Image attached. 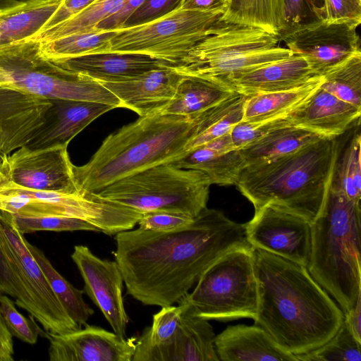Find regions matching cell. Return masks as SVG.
Wrapping results in <instances>:
<instances>
[{"label": "cell", "instance_id": "obj_40", "mask_svg": "<svg viewBox=\"0 0 361 361\" xmlns=\"http://www.w3.org/2000/svg\"><path fill=\"white\" fill-rule=\"evenodd\" d=\"M13 215L18 229L23 234L41 231L100 232L99 230L82 219L66 216L30 217Z\"/></svg>", "mask_w": 361, "mask_h": 361}, {"label": "cell", "instance_id": "obj_17", "mask_svg": "<svg viewBox=\"0 0 361 361\" xmlns=\"http://www.w3.org/2000/svg\"><path fill=\"white\" fill-rule=\"evenodd\" d=\"M183 307L179 325L171 338L166 343L153 345L142 333L137 338L132 361L219 360L215 350L216 335L212 326L207 319L192 314Z\"/></svg>", "mask_w": 361, "mask_h": 361}, {"label": "cell", "instance_id": "obj_14", "mask_svg": "<svg viewBox=\"0 0 361 361\" xmlns=\"http://www.w3.org/2000/svg\"><path fill=\"white\" fill-rule=\"evenodd\" d=\"M248 243L253 247L307 266L311 250V223L272 204L255 209L245 224Z\"/></svg>", "mask_w": 361, "mask_h": 361}, {"label": "cell", "instance_id": "obj_39", "mask_svg": "<svg viewBox=\"0 0 361 361\" xmlns=\"http://www.w3.org/2000/svg\"><path fill=\"white\" fill-rule=\"evenodd\" d=\"M295 357L298 361H360L361 343L354 338L343 320L337 332L326 343Z\"/></svg>", "mask_w": 361, "mask_h": 361}, {"label": "cell", "instance_id": "obj_44", "mask_svg": "<svg viewBox=\"0 0 361 361\" xmlns=\"http://www.w3.org/2000/svg\"><path fill=\"white\" fill-rule=\"evenodd\" d=\"M286 116L256 122L240 121L230 130L234 147L239 149L275 128L292 126Z\"/></svg>", "mask_w": 361, "mask_h": 361}, {"label": "cell", "instance_id": "obj_21", "mask_svg": "<svg viewBox=\"0 0 361 361\" xmlns=\"http://www.w3.org/2000/svg\"><path fill=\"white\" fill-rule=\"evenodd\" d=\"M360 114L361 109L337 98L320 85L286 117L293 126L322 138H334L350 129Z\"/></svg>", "mask_w": 361, "mask_h": 361}, {"label": "cell", "instance_id": "obj_16", "mask_svg": "<svg viewBox=\"0 0 361 361\" xmlns=\"http://www.w3.org/2000/svg\"><path fill=\"white\" fill-rule=\"evenodd\" d=\"M71 258L84 281V289L114 333L125 337L129 317L123 299V278L114 261L103 259L82 245L74 246Z\"/></svg>", "mask_w": 361, "mask_h": 361}, {"label": "cell", "instance_id": "obj_24", "mask_svg": "<svg viewBox=\"0 0 361 361\" xmlns=\"http://www.w3.org/2000/svg\"><path fill=\"white\" fill-rule=\"evenodd\" d=\"M214 347L222 361H298L258 325L229 326L215 336Z\"/></svg>", "mask_w": 361, "mask_h": 361}, {"label": "cell", "instance_id": "obj_28", "mask_svg": "<svg viewBox=\"0 0 361 361\" xmlns=\"http://www.w3.org/2000/svg\"><path fill=\"white\" fill-rule=\"evenodd\" d=\"M234 92L216 81L183 75L173 98L161 114L192 117Z\"/></svg>", "mask_w": 361, "mask_h": 361}, {"label": "cell", "instance_id": "obj_25", "mask_svg": "<svg viewBox=\"0 0 361 361\" xmlns=\"http://www.w3.org/2000/svg\"><path fill=\"white\" fill-rule=\"evenodd\" d=\"M173 165L200 171L212 185H235L245 163L232 142L230 131L221 137L187 151Z\"/></svg>", "mask_w": 361, "mask_h": 361}, {"label": "cell", "instance_id": "obj_29", "mask_svg": "<svg viewBox=\"0 0 361 361\" xmlns=\"http://www.w3.org/2000/svg\"><path fill=\"white\" fill-rule=\"evenodd\" d=\"M320 137L293 126L275 128L239 149L246 166H255L279 159L314 142Z\"/></svg>", "mask_w": 361, "mask_h": 361}, {"label": "cell", "instance_id": "obj_50", "mask_svg": "<svg viewBox=\"0 0 361 361\" xmlns=\"http://www.w3.org/2000/svg\"><path fill=\"white\" fill-rule=\"evenodd\" d=\"M228 0H182L178 8L183 10L212 11L226 9Z\"/></svg>", "mask_w": 361, "mask_h": 361}, {"label": "cell", "instance_id": "obj_26", "mask_svg": "<svg viewBox=\"0 0 361 361\" xmlns=\"http://www.w3.org/2000/svg\"><path fill=\"white\" fill-rule=\"evenodd\" d=\"M67 69L82 73L97 81H116L145 72L166 67L145 54L104 51L54 60Z\"/></svg>", "mask_w": 361, "mask_h": 361}, {"label": "cell", "instance_id": "obj_20", "mask_svg": "<svg viewBox=\"0 0 361 361\" xmlns=\"http://www.w3.org/2000/svg\"><path fill=\"white\" fill-rule=\"evenodd\" d=\"M183 75L163 67L116 81H98L140 117L161 114L173 98Z\"/></svg>", "mask_w": 361, "mask_h": 361}, {"label": "cell", "instance_id": "obj_45", "mask_svg": "<svg viewBox=\"0 0 361 361\" xmlns=\"http://www.w3.org/2000/svg\"><path fill=\"white\" fill-rule=\"evenodd\" d=\"M182 0H144L126 19L121 28L154 21L178 8Z\"/></svg>", "mask_w": 361, "mask_h": 361}, {"label": "cell", "instance_id": "obj_51", "mask_svg": "<svg viewBox=\"0 0 361 361\" xmlns=\"http://www.w3.org/2000/svg\"><path fill=\"white\" fill-rule=\"evenodd\" d=\"M13 336L8 331L0 312V361H13Z\"/></svg>", "mask_w": 361, "mask_h": 361}, {"label": "cell", "instance_id": "obj_22", "mask_svg": "<svg viewBox=\"0 0 361 361\" xmlns=\"http://www.w3.org/2000/svg\"><path fill=\"white\" fill-rule=\"evenodd\" d=\"M318 75L307 59L298 54L228 77L219 83L245 96L300 87Z\"/></svg>", "mask_w": 361, "mask_h": 361}, {"label": "cell", "instance_id": "obj_6", "mask_svg": "<svg viewBox=\"0 0 361 361\" xmlns=\"http://www.w3.org/2000/svg\"><path fill=\"white\" fill-rule=\"evenodd\" d=\"M281 37L261 28L219 21L173 69L183 75L222 80L292 56Z\"/></svg>", "mask_w": 361, "mask_h": 361}, {"label": "cell", "instance_id": "obj_2", "mask_svg": "<svg viewBox=\"0 0 361 361\" xmlns=\"http://www.w3.org/2000/svg\"><path fill=\"white\" fill-rule=\"evenodd\" d=\"M253 252L258 293L255 325L294 355L326 343L344 320L335 300L306 267L260 249Z\"/></svg>", "mask_w": 361, "mask_h": 361}, {"label": "cell", "instance_id": "obj_18", "mask_svg": "<svg viewBox=\"0 0 361 361\" xmlns=\"http://www.w3.org/2000/svg\"><path fill=\"white\" fill-rule=\"evenodd\" d=\"M47 336L51 361H132L137 341L87 324L84 329Z\"/></svg>", "mask_w": 361, "mask_h": 361}, {"label": "cell", "instance_id": "obj_19", "mask_svg": "<svg viewBox=\"0 0 361 361\" xmlns=\"http://www.w3.org/2000/svg\"><path fill=\"white\" fill-rule=\"evenodd\" d=\"M51 106L49 99L0 86V159L32 140Z\"/></svg>", "mask_w": 361, "mask_h": 361}, {"label": "cell", "instance_id": "obj_43", "mask_svg": "<svg viewBox=\"0 0 361 361\" xmlns=\"http://www.w3.org/2000/svg\"><path fill=\"white\" fill-rule=\"evenodd\" d=\"M183 310L181 304L161 307V310L153 315L152 326L147 327L142 333L153 345L166 343L175 334Z\"/></svg>", "mask_w": 361, "mask_h": 361}, {"label": "cell", "instance_id": "obj_12", "mask_svg": "<svg viewBox=\"0 0 361 361\" xmlns=\"http://www.w3.org/2000/svg\"><path fill=\"white\" fill-rule=\"evenodd\" d=\"M0 232L30 290L36 312L35 319L47 333L60 334L81 328L69 317L52 290L13 215L1 210Z\"/></svg>", "mask_w": 361, "mask_h": 361}, {"label": "cell", "instance_id": "obj_42", "mask_svg": "<svg viewBox=\"0 0 361 361\" xmlns=\"http://www.w3.org/2000/svg\"><path fill=\"white\" fill-rule=\"evenodd\" d=\"M0 312L13 336L30 345L37 343L40 328L32 316L28 319L17 310L16 303L8 295H0Z\"/></svg>", "mask_w": 361, "mask_h": 361}, {"label": "cell", "instance_id": "obj_32", "mask_svg": "<svg viewBox=\"0 0 361 361\" xmlns=\"http://www.w3.org/2000/svg\"><path fill=\"white\" fill-rule=\"evenodd\" d=\"M360 120L353 126L348 138L340 145L335 160L330 188L348 197L361 199V136Z\"/></svg>", "mask_w": 361, "mask_h": 361}, {"label": "cell", "instance_id": "obj_1", "mask_svg": "<svg viewBox=\"0 0 361 361\" xmlns=\"http://www.w3.org/2000/svg\"><path fill=\"white\" fill-rule=\"evenodd\" d=\"M115 260L128 294L145 305L179 302L204 271L229 250L249 244L245 224L206 207L189 224L115 235Z\"/></svg>", "mask_w": 361, "mask_h": 361}, {"label": "cell", "instance_id": "obj_3", "mask_svg": "<svg viewBox=\"0 0 361 361\" xmlns=\"http://www.w3.org/2000/svg\"><path fill=\"white\" fill-rule=\"evenodd\" d=\"M194 128L193 117L140 116L108 135L87 164L73 165L78 189L96 192L130 175L172 163L185 154Z\"/></svg>", "mask_w": 361, "mask_h": 361}, {"label": "cell", "instance_id": "obj_7", "mask_svg": "<svg viewBox=\"0 0 361 361\" xmlns=\"http://www.w3.org/2000/svg\"><path fill=\"white\" fill-rule=\"evenodd\" d=\"M32 39L0 47V80L8 87L49 99L97 102L121 108L119 99L97 80L44 57Z\"/></svg>", "mask_w": 361, "mask_h": 361}, {"label": "cell", "instance_id": "obj_4", "mask_svg": "<svg viewBox=\"0 0 361 361\" xmlns=\"http://www.w3.org/2000/svg\"><path fill=\"white\" fill-rule=\"evenodd\" d=\"M340 136L320 138L279 159L246 166L235 185L255 209L272 204L312 223L325 203Z\"/></svg>", "mask_w": 361, "mask_h": 361}, {"label": "cell", "instance_id": "obj_8", "mask_svg": "<svg viewBox=\"0 0 361 361\" xmlns=\"http://www.w3.org/2000/svg\"><path fill=\"white\" fill-rule=\"evenodd\" d=\"M212 183L203 172L162 164L119 179L94 192L142 214L166 210L197 216Z\"/></svg>", "mask_w": 361, "mask_h": 361}, {"label": "cell", "instance_id": "obj_27", "mask_svg": "<svg viewBox=\"0 0 361 361\" xmlns=\"http://www.w3.org/2000/svg\"><path fill=\"white\" fill-rule=\"evenodd\" d=\"M62 0H32L0 8V47L33 37Z\"/></svg>", "mask_w": 361, "mask_h": 361}, {"label": "cell", "instance_id": "obj_48", "mask_svg": "<svg viewBox=\"0 0 361 361\" xmlns=\"http://www.w3.org/2000/svg\"><path fill=\"white\" fill-rule=\"evenodd\" d=\"M95 1L96 0H62L58 9L40 32L65 21L85 9Z\"/></svg>", "mask_w": 361, "mask_h": 361}, {"label": "cell", "instance_id": "obj_23", "mask_svg": "<svg viewBox=\"0 0 361 361\" xmlns=\"http://www.w3.org/2000/svg\"><path fill=\"white\" fill-rule=\"evenodd\" d=\"M44 123L26 145L30 148L68 145L71 140L97 118L114 106L91 102L51 99Z\"/></svg>", "mask_w": 361, "mask_h": 361}, {"label": "cell", "instance_id": "obj_36", "mask_svg": "<svg viewBox=\"0 0 361 361\" xmlns=\"http://www.w3.org/2000/svg\"><path fill=\"white\" fill-rule=\"evenodd\" d=\"M116 32L117 30H94L69 35L47 42H38L39 51L44 57L52 60L109 51L111 40Z\"/></svg>", "mask_w": 361, "mask_h": 361}, {"label": "cell", "instance_id": "obj_5", "mask_svg": "<svg viewBox=\"0 0 361 361\" xmlns=\"http://www.w3.org/2000/svg\"><path fill=\"white\" fill-rule=\"evenodd\" d=\"M360 202L329 188L322 211L311 223L307 269L345 314L361 296Z\"/></svg>", "mask_w": 361, "mask_h": 361}, {"label": "cell", "instance_id": "obj_46", "mask_svg": "<svg viewBox=\"0 0 361 361\" xmlns=\"http://www.w3.org/2000/svg\"><path fill=\"white\" fill-rule=\"evenodd\" d=\"M194 218L185 213L157 210L144 213L137 224L142 230L163 231L186 226Z\"/></svg>", "mask_w": 361, "mask_h": 361}, {"label": "cell", "instance_id": "obj_37", "mask_svg": "<svg viewBox=\"0 0 361 361\" xmlns=\"http://www.w3.org/2000/svg\"><path fill=\"white\" fill-rule=\"evenodd\" d=\"M322 76V88L361 109V51L352 55Z\"/></svg>", "mask_w": 361, "mask_h": 361}, {"label": "cell", "instance_id": "obj_52", "mask_svg": "<svg viewBox=\"0 0 361 361\" xmlns=\"http://www.w3.org/2000/svg\"><path fill=\"white\" fill-rule=\"evenodd\" d=\"M344 322L354 338L361 343V296L353 307L344 314Z\"/></svg>", "mask_w": 361, "mask_h": 361}, {"label": "cell", "instance_id": "obj_38", "mask_svg": "<svg viewBox=\"0 0 361 361\" xmlns=\"http://www.w3.org/2000/svg\"><path fill=\"white\" fill-rule=\"evenodd\" d=\"M16 299V305L35 318L36 312L23 275L0 232V295Z\"/></svg>", "mask_w": 361, "mask_h": 361}, {"label": "cell", "instance_id": "obj_10", "mask_svg": "<svg viewBox=\"0 0 361 361\" xmlns=\"http://www.w3.org/2000/svg\"><path fill=\"white\" fill-rule=\"evenodd\" d=\"M224 11L178 8L150 23L117 30L109 51L145 54L173 68L209 35Z\"/></svg>", "mask_w": 361, "mask_h": 361}, {"label": "cell", "instance_id": "obj_47", "mask_svg": "<svg viewBox=\"0 0 361 361\" xmlns=\"http://www.w3.org/2000/svg\"><path fill=\"white\" fill-rule=\"evenodd\" d=\"M324 20L361 23V0H324Z\"/></svg>", "mask_w": 361, "mask_h": 361}, {"label": "cell", "instance_id": "obj_9", "mask_svg": "<svg viewBox=\"0 0 361 361\" xmlns=\"http://www.w3.org/2000/svg\"><path fill=\"white\" fill-rule=\"evenodd\" d=\"M178 303L207 320L255 319L258 293L253 247L247 244L225 253L204 271L193 290Z\"/></svg>", "mask_w": 361, "mask_h": 361}, {"label": "cell", "instance_id": "obj_53", "mask_svg": "<svg viewBox=\"0 0 361 361\" xmlns=\"http://www.w3.org/2000/svg\"><path fill=\"white\" fill-rule=\"evenodd\" d=\"M28 1L32 0H0L1 8L15 6Z\"/></svg>", "mask_w": 361, "mask_h": 361}, {"label": "cell", "instance_id": "obj_35", "mask_svg": "<svg viewBox=\"0 0 361 361\" xmlns=\"http://www.w3.org/2000/svg\"><path fill=\"white\" fill-rule=\"evenodd\" d=\"M127 1L96 0L80 13L30 39L43 43L72 34L94 31L99 23L117 13Z\"/></svg>", "mask_w": 361, "mask_h": 361}, {"label": "cell", "instance_id": "obj_49", "mask_svg": "<svg viewBox=\"0 0 361 361\" xmlns=\"http://www.w3.org/2000/svg\"><path fill=\"white\" fill-rule=\"evenodd\" d=\"M143 1L128 0L117 13L99 23L94 30L96 31H105L121 29L128 16Z\"/></svg>", "mask_w": 361, "mask_h": 361}, {"label": "cell", "instance_id": "obj_31", "mask_svg": "<svg viewBox=\"0 0 361 361\" xmlns=\"http://www.w3.org/2000/svg\"><path fill=\"white\" fill-rule=\"evenodd\" d=\"M322 82V75L294 89L246 96L242 121L256 122L284 117L310 96Z\"/></svg>", "mask_w": 361, "mask_h": 361}, {"label": "cell", "instance_id": "obj_41", "mask_svg": "<svg viewBox=\"0 0 361 361\" xmlns=\"http://www.w3.org/2000/svg\"><path fill=\"white\" fill-rule=\"evenodd\" d=\"M324 18V0H283V25L279 36Z\"/></svg>", "mask_w": 361, "mask_h": 361}, {"label": "cell", "instance_id": "obj_15", "mask_svg": "<svg viewBox=\"0 0 361 361\" xmlns=\"http://www.w3.org/2000/svg\"><path fill=\"white\" fill-rule=\"evenodd\" d=\"M358 26L324 20L296 27L281 37L293 54L304 56L318 75L360 51Z\"/></svg>", "mask_w": 361, "mask_h": 361}, {"label": "cell", "instance_id": "obj_30", "mask_svg": "<svg viewBox=\"0 0 361 361\" xmlns=\"http://www.w3.org/2000/svg\"><path fill=\"white\" fill-rule=\"evenodd\" d=\"M246 96L234 92L217 104L193 116V134L185 152L195 149L228 133L242 121Z\"/></svg>", "mask_w": 361, "mask_h": 361}, {"label": "cell", "instance_id": "obj_34", "mask_svg": "<svg viewBox=\"0 0 361 361\" xmlns=\"http://www.w3.org/2000/svg\"><path fill=\"white\" fill-rule=\"evenodd\" d=\"M28 248L44 272L52 290L69 317L80 326H85L94 310L83 299V290L75 288L53 267L44 253L28 242Z\"/></svg>", "mask_w": 361, "mask_h": 361}, {"label": "cell", "instance_id": "obj_33", "mask_svg": "<svg viewBox=\"0 0 361 361\" xmlns=\"http://www.w3.org/2000/svg\"><path fill=\"white\" fill-rule=\"evenodd\" d=\"M283 13V0H228L220 21L256 27L279 35Z\"/></svg>", "mask_w": 361, "mask_h": 361}, {"label": "cell", "instance_id": "obj_13", "mask_svg": "<svg viewBox=\"0 0 361 361\" xmlns=\"http://www.w3.org/2000/svg\"><path fill=\"white\" fill-rule=\"evenodd\" d=\"M67 147L23 146L0 159V176L29 189L78 192Z\"/></svg>", "mask_w": 361, "mask_h": 361}, {"label": "cell", "instance_id": "obj_11", "mask_svg": "<svg viewBox=\"0 0 361 361\" xmlns=\"http://www.w3.org/2000/svg\"><path fill=\"white\" fill-rule=\"evenodd\" d=\"M0 210L13 215L66 216L82 219L106 233L118 217L115 202L94 192L69 193L19 186L0 176Z\"/></svg>", "mask_w": 361, "mask_h": 361}]
</instances>
